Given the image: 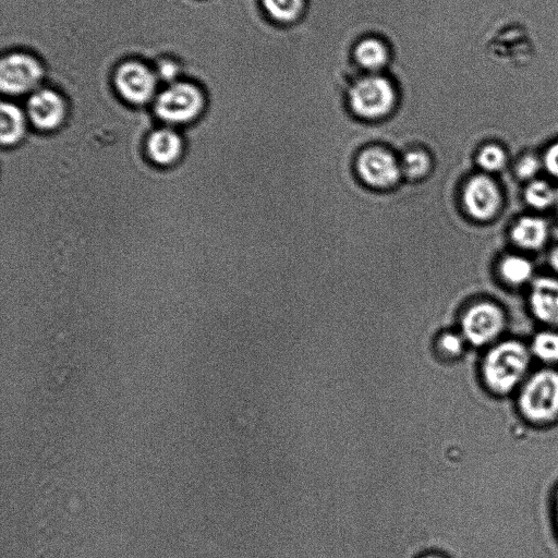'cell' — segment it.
I'll use <instances>...</instances> for the list:
<instances>
[{
    "instance_id": "8992f818",
    "label": "cell",
    "mask_w": 558,
    "mask_h": 558,
    "mask_svg": "<svg viewBox=\"0 0 558 558\" xmlns=\"http://www.w3.org/2000/svg\"><path fill=\"white\" fill-rule=\"evenodd\" d=\"M44 77L40 60L26 53H11L0 63V88L7 95H22L39 90Z\"/></svg>"
},
{
    "instance_id": "ac0fdd59",
    "label": "cell",
    "mask_w": 558,
    "mask_h": 558,
    "mask_svg": "<svg viewBox=\"0 0 558 558\" xmlns=\"http://www.w3.org/2000/svg\"><path fill=\"white\" fill-rule=\"evenodd\" d=\"M500 272L507 284L519 286L529 281L533 274V266L526 258L511 256L502 261Z\"/></svg>"
},
{
    "instance_id": "e0dca14e",
    "label": "cell",
    "mask_w": 558,
    "mask_h": 558,
    "mask_svg": "<svg viewBox=\"0 0 558 558\" xmlns=\"http://www.w3.org/2000/svg\"><path fill=\"white\" fill-rule=\"evenodd\" d=\"M261 6L269 18L287 26L305 14L306 0H261Z\"/></svg>"
},
{
    "instance_id": "d6986e66",
    "label": "cell",
    "mask_w": 558,
    "mask_h": 558,
    "mask_svg": "<svg viewBox=\"0 0 558 558\" xmlns=\"http://www.w3.org/2000/svg\"><path fill=\"white\" fill-rule=\"evenodd\" d=\"M466 343L462 333L453 331L442 332L435 338V354L445 361L455 360L463 355Z\"/></svg>"
},
{
    "instance_id": "277c9868",
    "label": "cell",
    "mask_w": 558,
    "mask_h": 558,
    "mask_svg": "<svg viewBox=\"0 0 558 558\" xmlns=\"http://www.w3.org/2000/svg\"><path fill=\"white\" fill-rule=\"evenodd\" d=\"M521 414L533 423L547 424L558 418V372L539 371L528 379L519 396Z\"/></svg>"
},
{
    "instance_id": "4fadbf2b",
    "label": "cell",
    "mask_w": 558,
    "mask_h": 558,
    "mask_svg": "<svg viewBox=\"0 0 558 558\" xmlns=\"http://www.w3.org/2000/svg\"><path fill=\"white\" fill-rule=\"evenodd\" d=\"M353 58L358 67L368 74H380L390 64L391 52L383 40L370 35L354 46Z\"/></svg>"
},
{
    "instance_id": "f1b7e54d",
    "label": "cell",
    "mask_w": 558,
    "mask_h": 558,
    "mask_svg": "<svg viewBox=\"0 0 558 558\" xmlns=\"http://www.w3.org/2000/svg\"><path fill=\"white\" fill-rule=\"evenodd\" d=\"M556 206H557V210H558V190H557Z\"/></svg>"
},
{
    "instance_id": "7a4b0ae2",
    "label": "cell",
    "mask_w": 558,
    "mask_h": 558,
    "mask_svg": "<svg viewBox=\"0 0 558 558\" xmlns=\"http://www.w3.org/2000/svg\"><path fill=\"white\" fill-rule=\"evenodd\" d=\"M531 351L516 341L493 347L485 356L482 375L492 392L506 395L524 381L530 367Z\"/></svg>"
},
{
    "instance_id": "ffe728a7",
    "label": "cell",
    "mask_w": 558,
    "mask_h": 558,
    "mask_svg": "<svg viewBox=\"0 0 558 558\" xmlns=\"http://www.w3.org/2000/svg\"><path fill=\"white\" fill-rule=\"evenodd\" d=\"M557 190H554L547 181L533 180L525 191V200L532 209L547 210L556 204Z\"/></svg>"
},
{
    "instance_id": "3957f363",
    "label": "cell",
    "mask_w": 558,
    "mask_h": 558,
    "mask_svg": "<svg viewBox=\"0 0 558 558\" xmlns=\"http://www.w3.org/2000/svg\"><path fill=\"white\" fill-rule=\"evenodd\" d=\"M355 173L360 183L373 191H392L404 183L398 153L382 144H372L359 151Z\"/></svg>"
},
{
    "instance_id": "9a60e30c",
    "label": "cell",
    "mask_w": 558,
    "mask_h": 558,
    "mask_svg": "<svg viewBox=\"0 0 558 558\" xmlns=\"http://www.w3.org/2000/svg\"><path fill=\"white\" fill-rule=\"evenodd\" d=\"M549 237V226L542 218L527 216L520 218L512 229L514 244L524 250L543 248Z\"/></svg>"
},
{
    "instance_id": "7402d4cb",
    "label": "cell",
    "mask_w": 558,
    "mask_h": 558,
    "mask_svg": "<svg viewBox=\"0 0 558 558\" xmlns=\"http://www.w3.org/2000/svg\"><path fill=\"white\" fill-rule=\"evenodd\" d=\"M506 162V153L496 144L485 145L477 155V164L485 173L501 172Z\"/></svg>"
},
{
    "instance_id": "30bf717a",
    "label": "cell",
    "mask_w": 558,
    "mask_h": 558,
    "mask_svg": "<svg viewBox=\"0 0 558 558\" xmlns=\"http://www.w3.org/2000/svg\"><path fill=\"white\" fill-rule=\"evenodd\" d=\"M27 116L36 129L55 131L65 123L67 104L64 97L56 91L40 88L30 96Z\"/></svg>"
},
{
    "instance_id": "8fae6325",
    "label": "cell",
    "mask_w": 558,
    "mask_h": 558,
    "mask_svg": "<svg viewBox=\"0 0 558 558\" xmlns=\"http://www.w3.org/2000/svg\"><path fill=\"white\" fill-rule=\"evenodd\" d=\"M145 148L154 164L162 167L172 166L184 154V140L174 129L161 128L151 133Z\"/></svg>"
},
{
    "instance_id": "7c38bea8",
    "label": "cell",
    "mask_w": 558,
    "mask_h": 558,
    "mask_svg": "<svg viewBox=\"0 0 558 558\" xmlns=\"http://www.w3.org/2000/svg\"><path fill=\"white\" fill-rule=\"evenodd\" d=\"M530 308L542 323L558 326V279L543 277L532 285Z\"/></svg>"
},
{
    "instance_id": "44dd1931",
    "label": "cell",
    "mask_w": 558,
    "mask_h": 558,
    "mask_svg": "<svg viewBox=\"0 0 558 558\" xmlns=\"http://www.w3.org/2000/svg\"><path fill=\"white\" fill-rule=\"evenodd\" d=\"M531 354L545 363L558 362V333L541 332L533 339Z\"/></svg>"
},
{
    "instance_id": "484cf974",
    "label": "cell",
    "mask_w": 558,
    "mask_h": 558,
    "mask_svg": "<svg viewBox=\"0 0 558 558\" xmlns=\"http://www.w3.org/2000/svg\"><path fill=\"white\" fill-rule=\"evenodd\" d=\"M550 263L553 268L558 273V247L555 248L550 257Z\"/></svg>"
},
{
    "instance_id": "5b68a950",
    "label": "cell",
    "mask_w": 558,
    "mask_h": 558,
    "mask_svg": "<svg viewBox=\"0 0 558 558\" xmlns=\"http://www.w3.org/2000/svg\"><path fill=\"white\" fill-rule=\"evenodd\" d=\"M205 97L191 82L178 81L156 96L154 112L168 125H187L203 112Z\"/></svg>"
},
{
    "instance_id": "d4e9b609",
    "label": "cell",
    "mask_w": 558,
    "mask_h": 558,
    "mask_svg": "<svg viewBox=\"0 0 558 558\" xmlns=\"http://www.w3.org/2000/svg\"><path fill=\"white\" fill-rule=\"evenodd\" d=\"M160 72L164 78H174L177 74V68L174 64L167 63L163 65Z\"/></svg>"
},
{
    "instance_id": "603a6c76",
    "label": "cell",
    "mask_w": 558,
    "mask_h": 558,
    "mask_svg": "<svg viewBox=\"0 0 558 558\" xmlns=\"http://www.w3.org/2000/svg\"><path fill=\"white\" fill-rule=\"evenodd\" d=\"M541 163L536 156L527 155L521 159L516 168L518 178L523 180H530L535 178L539 173Z\"/></svg>"
},
{
    "instance_id": "2e32d148",
    "label": "cell",
    "mask_w": 558,
    "mask_h": 558,
    "mask_svg": "<svg viewBox=\"0 0 558 558\" xmlns=\"http://www.w3.org/2000/svg\"><path fill=\"white\" fill-rule=\"evenodd\" d=\"M27 118L22 109L14 103L2 104V128H0V141L3 147H14L26 135Z\"/></svg>"
},
{
    "instance_id": "6da1fadb",
    "label": "cell",
    "mask_w": 558,
    "mask_h": 558,
    "mask_svg": "<svg viewBox=\"0 0 558 558\" xmlns=\"http://www.w3.org/2000/svg\"><path fill=\"white\" fill-rule=\"evenodd\" d=\"M398 103L397 90L390 78L368 74L351 84L347 106L351 115L368 124L390 118Z\"/></svg>"
},
{
    "instance_id": "4316f807",
    "label": "cell",
    "mask_w": 558,
    "mask_h": 558,
    "mask_svg": "<svg viewBox=\"0 0 558 558\" xmlns=\"http://www.w3.org/2000/svg\"><path fill=\"white\" fill-rule=\"evenodd\" d=\"M420 558H448L445 554L440 552H429L423 554Z\"/></svg>"
},
{
    "instance_id": "52a82bcc",
    "label": "cell",
    "mask_w": 558,
    "mask_h": 558,
    "mask_svg": "<svg viewBox=\"0 0 558 558\" xmlns=\"http://www.w3.org/2000/svg\"><path fill=\"white\" fill-rule=\"evenodd\" d=\"M114 83L119 95L129 104L140 106L156 99L155 72L137 60L121 64L115 72Z\"/></svg>"
},
{
    "instance_id": "cb8c5ba5",
    "label": "cell",
    "mask_w": 558,
    "mask_h": 558,
    "mask_svg": "<svg viewBox=\"0 0 558 558\" xmlns=\"http://www.w3.org/2000/svg\"><path fill=\"white\" fill-rule=\"evenodd\" d=\"M543 164L547 172L558 179V142L552 144L545 153Z\"/></svg>"
},
{
    "instance_id": "5bb4252c",
    "label": "cell",
    "mask_w": 558,
    "mask_h": 558,
    "mask_svg": "<svg viewBox=\"0 0 558 558\" xmlns=\"http://www.w3.org/2000/svg\"><path fill=\"white\" fill-rule=\"evenodd\" d=\"M398 155L406 183H421L432 175L435 161L428 149L411 147Z\"/></svg>"
},
{
    "instance_id": "ba28073f",
    "label": "cell",
    "mask_w": 558,
    "mask_h": 558,
    "mask_svg": "<svg viewBox=\"0 0 558 558\" xmlns=\"http://www.w3.org/2000/svg\"><path fill=\"white\" fill-rule=\"evenodd\" d=\"M460 326L466 342L481 347L500 336L505 326V317L502 310L493 303L481 302L464 313Z\"/></svg>"
},
{
    "instance_id": "9c48e42d",
    "label": "cell",
    "mask_w": 558,
    "mask_h": 558,
    "mask_svg": "<svg viewBox=\"0 0 558 558\" xmlns=\"http://www.w3.org/2000/svg\"><path fill=\"white\" fill-rule=\"evenodd\" d=\"M501 192L488 176L477 175L464 186L462 204L466 214L476 222H489L500 211Z\"/></svg>"
},
{
    "instance_id": "83f0119b",
    "label": "cell",
    "mask_w": 558,
    "mask_h": 558,
    "mask_svg": "<svg viewBox=\"0 0 558 558\" xmlns=\"http://www.w3.org/2000/svg\"><path fill=\"white\" fill-rule=\"evenodd\" d=\"M556 519H557V525H558V493H557V497H556Z\"/></svg>"
}]
</instances>
